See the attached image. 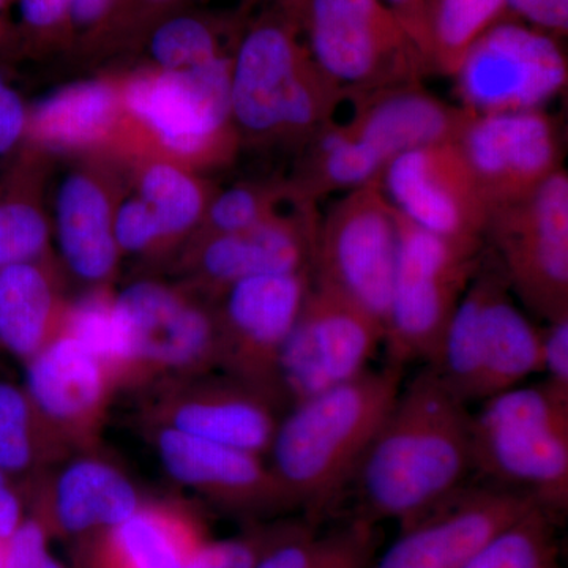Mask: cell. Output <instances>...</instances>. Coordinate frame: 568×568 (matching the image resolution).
Returning <instances> with one entry per match:
<instances>
[{
  "label": "cell",
  "instance_id": "cell-11",
  "mask_svg": "<svg viewBox=\"0 0 568 568\" xmlns=\"http://www.w3.org/2000/svg\"><path fill=\"white\" fill-rule=\"evenodd\" d=\"M485 239L511 293L547 323L568 317V175L489 213Z\"/></svg>",
  "mask_w": 568,
  "mask_h": 568
},
{
  "label": "cell",
  "instance_id": "cell-21",
  "mask_svg": "<svg viewBox=\"0 0 568 568\" xmlns=\"http://www.w3.org/2000/svg\"><path fill=\"white\" fill-rule=\"evenodd\" d=\"M22 386L69 454L100 448L112 396L119 390L91 349L61 332L26 362Z\"/></svg>",
  "mask_w": 568,
  "mask_h": 568
},
{
  "label": "cell",
  "instance_id": "cell-37",
  "mask_svg": "<svg viewBox=\"0 0 568 568\" xmlns=\"http://www.w3.org/2000/svg\"><path fill=\"white\" fill-rule=\"evenodd\" d=\"M287 523L256 525L239 536L211 538L182 568H254Z\"/></svg>",
  "mask_w": 568,
  "mask_h": 568
},
{
  "label": "cell",
  "instance_id": "cell-41",
  "mask_svg": "<svg viewBox=\"0 0 568 568\" xmlns=\"http://www.w3.org/2000/svg\"><path fill=\"white\" fill-rule=\"evenodd\" d=\"M52 537L43 523L26 515L20 528L7 540L3 568H69L51 551Z\"/></svg>",
  "mask_w": 568,
  "mask_h": 568
},
{
  "label": "cell",
  "instance_id": "cell-19",
  "mask_svg": "<svg viewBox=\"0 0 568 568\" xmlns=\"http://www.w3.org/2000/svg\"><path fill=\"white\" fill-rule=\"evenodd\" d=\"M28 514L39 518L52 540L77 545L129 518L148 500L132 477L100 448L71 455L20 484Z\"/></svg>",
  "mask_w": 568,
  "mask_h": 568
},
{
  "label": "cell",
  "instance_id": "cell-4",
  "mask_svg": "<svg viewBox=\"0 0 568 568\" xmlns=\"http://www.w3.org/2000/svg\"><path fill=\"white\" fill-rule=\"evenodd\" d=\"M233 52L196 69H142L121 78V144L190 168L233 159L239 140L231 112Z\"/></svg>",
  "mask_w": 568,
  "mask_h": 568
},
{
  "label": "cell",
  "instance_id": "cell-6",
  "mask_svg": "<svg viewBox=\"0 0 568 568\" xmlns=\"http://www.w3.org/2000/svg\"><path fill=\"white\" fill-rule=\"evenodd\" d=\"M511 294L497 261L487 267L481 260L429 364L467 405L540 375V331Z\"/></svg>",
  "mask_w": 568,
  "mask_h": 568
},
{
  "label": "cell",
  "instance_id": "cell-20",
  "mask_svg": "<svg viewBox=\"0 0 568 568\" xmlns=\"http://www.w3.org/2000/svg\"><path fill=\"white\" fill-rule=\"evenodd\" d=\"M313 205H297L239 233L193 237L183 256L189 287L215 301L253 276L312 272L320 224Z\"/></svg>",
  "mask_w": 568,
  "mask_h": 568
},
{
  "label": "cell",
  "instance_id": "cell-49",
  "mask_svg": "<svg viewBox=\"0 0 568 568\" xmlns=\"http://www.w3.org/2000/svg\"><path fill=\"white\" fill-rule=\"evenodd\" d=\"M11 0H0V18H2L3 11L9 9Z\"/></svg>",
  "mask_w": 568,
  "mask_h": 568
},
{
  "label": "cell",
  "instance_id": "cell-17",
  "mask_svg": "<svg viewBox=\"0 0 568 568\" xmlns=\"http://www.w3.org/2000/svg\"><path fill=\"white\" fill-rule=\"evenodd\" d=\"M532 497L495 484L465 485L399 528L372 568H463L491 538L536 507Z\"/></svg>",
  "mask_w": 568,
  "mask_h": 568
},
{
  "label": "cell",
  "instance_id": "cell-28",
  "mask_svg": "<svg viewBox=\"0 0 568 568\" xmlns=\"http://www.w3.org/2000/svg\"><path fill=\"white\" fill-rule=\"evenodd\" d=\"M379 545L377 523L357 515L327 530L290 521L254 568H372Z\"/></svg>",
  "mask_w": 568,
  "mask_h": 568
},
{
  "label": "cell",
  "instance_id": "cell-5",
  "mask_svg": "<svg viewBox=\"0 0 568 568\" xmlns=\"http://www.w3.org/2000/svg\"><path fill=\"white\" fill-rule=\"evenodd\" d=\"M473 473L532 497L558 521L568 508V396L548 383L518 386L473 414Z\"/></svg>",
  "mask_w": 568,
  "mask_h": 568
},
{
  "label": "cell",
  "instance_id": "cell-48",
  "mask_svg": "<svg viewBox=\"0 0 568 568\" xmlns=\"http://www.w3.org/2000/svg\"><path fill=\"white\" fill-rule=\"evenodd\" d=\"M7 558V540L6 538L0 537V568L6 566Z\"/></svg>",
  "mask_w": 568,
  "mask_h": 568
},
{
  "label": "cell",
  "instance_id": "cell-18",
  "mask_svg": "<svg viewBox=\"0 0 568 568\" xmlns=\"http://www.w3.org/2000/svg\"><path fill=\"white\" fill-rule=\"evenodd\" d=\"M455 144L489 213L536 192L562 170L558 129L541 110L470 114Z\"/></svg>",
  "mask_w": 568,
  "mask_h": 568
},
{
  "label": "cell",
  "instance_id": "cell-36",
  "mask_svg": "<svg viewBox=\"0 0 568 568\" xmlns=\"http://www.w3.org/2000/svg\"><path fill=\"white\" fill-rule=\"evenodd\" d=\"M41 260H51L47 213L29 194L10 190L0 196V271Z\"/></svg>",
  "mask_w": 568,
  "mask_h": 568
},
{
  "label": "cell",
  "instance_id": "cell-27",
  "mask_svg": "<svg viewBox=\"0 0 568 568\" xmlns=\"http://www.w3.org/2000/svg\"><path fill=\"white\" fill-rule=\"evenodd\" d=\"M67 306L51 260L2 268L0 349L24 365L61 334Z\"/></svg>",
  "mask_w": 568,
  "mask_h": 568
},
{
  "label": "cell",
  "instance_id": "cell-35",
  "mask_svg": "<svg viewBox=\"0 0 568 568\" xmlns=\"http://www.w3.org/2000/svg\"><path fill=\"white\" fill-rule=\"evenodd\" d=\"M305 201L294 186L291 185H263V183H241L231 186L223 192L213 193L200 227L193 237L203 235H219L239 233L248 230L256 224L291 211L301 203L284 209V204Z\"/></svg>",
  "mask_w": 568,
  "mask_h": 568
},
{
  "label": "cell",
  "instance_id": "cell-50",
  "mask_svg": "<svg viewBox=\"0 0 568 568\" xmlns=\"http://www.w3.org/2000/svg\"><path fill=\"white\" fill-rule=\"evenodd\" d=\"M6 74H3L2 69H0V85L6 84Z\"/></svg>",
  "mask_w": 568,
  "mask_h": 568
},
{
  "label": "cell",
  "instance_id": "cell-31",
  "mask_svg": "<svg viewBox=\"0 0 568 568\" xmlns=\"http://www.w3.org/2000/svg\"><path fill=\"white\" fill-rule=\"evenodd\" d=\"M193 170L164 159H151L138 173V196L155 213L163 250L196 233L212 190Z\"/></svg>",
  "mask_w": 568,
  "mask_h": 568
},
{
  "label": "cell",
  "instance_id": "cell-44",
  "mask_svg": "<svg viewBox=\"0 0 568 568\" xmlns=\"http://www.w3.org/2000/svg\"><path fill=\"white\" fill-rule=\"evenodd\" d=\"M29 108L9 84L0 85V156L20 148L28 130Z\"/></svg>",
  "mask_w": 568,
  "mask_h": 568
},
{
  "label": "cell",
  "instance_id": "cell-25",
  "mask_svg": "<svg viewBox=\"0 0 568 568\" xmlns=\"http://www.w3.org/2000/svg\"><path fill=\"white\" fill-rule=\"evenodd\" d=\"M121 78L78 81L29 110L24 141L48 151H92L122 141Z\"/></svg>",
  "mask_w": 568,
  "mask_h": 568
},
{
  "label": "cell",
  "instance_id": "cell-45",
  "mask_svg": "<svg viewBox=\"0 0 568 568\" xmlns=\"http://www.w3.org/2000/svg\"><path fill=\"white\" fill-rule=\"evenodd\" d=\"M115 0H74L70 21V44L92 48L110 18Z\"/></svg>",
  "mask_w": 568,
  "mask_h": 568
},
{
  "label": "cell",
  "instance_id": "cell-10",
  "mask_svg": "<svg viewBox=\"0 0 568 568\" xmlns=\"http://www.w3.org/2000/svg\"><path fill=\"white\" fill-rule=\"evenodd\" d=\"M398 211L379 182L347 192L317 224L312 282L386 325L398 256Z\"/></svg>",
  "mask_w": 568,
  "mask_h": 568
},
{
  "label": "cell",
  "instance_id": "cell-15",
  "mask_svg": "<svg viewBox=\"0 0 568 568\" xmlns=\"http://www.w3.org/2000/svg\"><path fill=\"white\" fill-rule=\"evenodd\" d=\"M312 284V272L242 280L215 298L219 369L286 403L280 358ZM290 407V405H287Z\"/></svg>",
  "mask_w": 568,
  "mask_h": 568
},
{
  "label": "cell",
  "instance_id": "cell-23",
  "mask_svg": "<svg viewBox=\"0 0 568 568\" xmlns=\"http://www.w3.org/2000/svg\"><path fill=\"white\" fill-rule=\"evenodd\" d=\"M211 538L192 504L148 497L129 518L73 545L71 568H182Z\"/></svg>",
  "mask_w": 568,
  "mask_h": 568
},
{
  "label": "cell",
  "instance_id": "cell-7",
  "mask_svg": "<svg viewBox=\"0 0 568 568\" xmlns=\"http://www.w3.org/2000/svg\"><path fill=\"white\" fill-rule=\"evenodd\" d=\"M317 65L349 97L420 84L429 73L384 0H283Z\"/></svg>",
  "mask_w": 568,
  "mask_h": 568
},
{
  "label": "cell",
  "instance_id": "cell-9",
  "mask_svg": "<svg viewBox=\"0 0 568 568\" xmlns=\"http://www.w3.org/2000/svg\"><path fill=\"white\" fill-rule=\"evenodd\" d=\"M129 336L122 390L145 392L219 369L215 302L192 287L138 280L115 291Z\"/></svg>",
  "mask_w": 568,
  "mask_h": 568
},
{
  "label": "cell",
  "instance_id": "cell-46",
  "mask_svg": "<svg viewBox=\"0 0 568 568\" xmlns=\"http://www.w3.org/2000/svg\"><path fill=\"white\" fill-rule=\"evenodd\" d=\"M28 515L21 485L0 470V537L9 540Z\"/></svg>",
  "mask_w": 568,
  "mask_h": 568
},
{
  "label": "cell",
  "instance_id": "cell-33",
  "mask_svg": "<svg viewBox=\"0 0 568 568\" xmlns=\"http://www.w3.org/2000/svg\"><path fill=\"white\" fill-rule=\"evenodd\" d=\"M153 69H196L230 54L224 50L223 29L212 18L196 13L168 14L144 37Z\"/></svg>",
  "mask_w": 568,
  "mask_h": 568
},
{
  "label": "cell",
  "instance_id": "cell-40",
  "mask_svg": "<svg viewBox=\"0 0 568 568\" xmlns=\"http://www.w3.org/2000/svg\"><path fill=\"white\" fill-rule=\"evenodd\" d=\"M112 230L121 254L152 256L164 252L162 231L155 213L140 196L123 201L114 209Z\"/></svg>",
  "mask_w": 568,
  "mask_h": 568
},
{
  "label": "cell",
  "instance_id": "cell-34",
  "mask_svg": "<svg viewBox=\"0 0 568 568\" xmlns=\"http://www.w3.org/2000/svg\"><path fill=\"white\" fill-rule=\"evenodd\" d=\"M556 523L544 508H530L463 568H564Z\"/></svg>",
  "mask_w": 568,
  "mask_h": 568
},
{
  "label": "cell",
  "instance_id": "cell-16",
  "mask_svg": "<svg viewBox=\"0 0 568 568\" xmlns=\"http://www.w3.org/2000/svg\"><path fill=\"white\" fill-rule=\"evenodd\" d=\"M379 183L396 211L417 226L454 244L481 250L489 207L455 142L396 156Z\"/></svg>",
  "mask_w": 568,
  "mask_h": 568
},
{
  "label": "cell",
  "instance_id": "cell-29",
  "mask_svg": "<svg viewBox=\"0 0 568 568\" xmlns=\"http://www.w3.org/2000/svg\"><path fill=\"white\" fill-rule=\"evenodd\" d=\"M69 457L24 386L0 377V470L26 484Z\"/></svg>",
  "mask_w": 568,
  "mask_h": 568
},
{
  "label": "cell",
  "instance_id": "cell-32",
  "mask_svg": "<svg viewBox=\"0 0 568 568\" xmlns=\"http://www.w3.org/2000/svg\"><path fill=\"white\" fill-rule=\"evenodd\" d=\"M62 332L74 336L110 369L118 390L125 383L129 336L115 293L110 286H93L67 306Z\"/></svg>",
  "mask_w": 568,
  "mask_h": 568
},
{
  "label": "cell",
  "instance_id": "cell-1",
  "mask_svg": "<svg viewBox=\"0 0 568 568\" xmlns=\"http://www.w3.org/2000/svg\"><path fill=\"white\" fill-rule=\"evenodd\" d=\"M470 473L473 413L425 365L403 384L355 470L357 517L403 528L465 487Z\"/></svg>",
  "mask_w": 568,
  "mask_h": 568
},
{
  "label": "cell",
  "instance_id": "cell-38",
  "mask_svg": "<svg viewBox=\"0 0 568 568\" xmlns=\"http://www.w3.org/2000/svg\"><path fill=\"white\" fill-rule=\"evenodd\" d=\"M185 0H115L110 18L92 48L119 47L144 40L148 32Z\"/></svg>",
  "mask_w": 568,
  "mask_h": 568
},
{
  "label": "cell",
  "instance_id": "cell-43",
  "mask_svg": "<svg viewBox=\"0 0 568 568\" xmlns=\"http://www.w3.org/2000/svg\"><path fill=\"white\" fill-rule=\"evenodd\" d=\"M507 9L515 20L555 39L567 36L568 0H507Z\"/></svg>",
  "mask_w": 568,
  "mask_h": 568
},
{
  "label": "cell",
  "instance_id": "cell-24",
  "mask_svg": "<svg viewBox=\"0 0 568 568\" xmlns=\"http://www.w3.org/2000/svg\"><path fill=\"white\" fill-rule=\"evenodd\" d=\"M357 100L354 114L338 122L343 132L386 170L396 156L457 141L470 112L424 91L420 84L383 89Z\"/></svg>",
  "mask_w": 568,
  "mask_h": 568
},
{
  "label": "cell",
  "instance_id": "cell-30",
  "mask_svg": "<svg viewBox=\"0 0 568 568\" xmlns=\"http://www.w3.org/2000/svg\"><path fill=\"white\" fill-rule=\"evenodd\" d=\"M506 20H510L507 0H435L417 48L429 71L455 77L474 43Z\"/></svg>",
  "mask_w": 568,
  "mask_h": 568
},
{
  "label": "cell",
  "instance_id": "cell-8",
  "mask_svg": "<svg viewBox=\"0 0 568 568\" xmlns=\"http://www.w3.org/2000/svg\"><path fill=\"white\" fill-rule=\"evenodd\" d=\"M399 242L384 342L388 364H432L480 267L481 250L448 242L398 212Z\"/></svg>",
  "mask_w": 568,
  "mask_h": 568
},
{
  "label": "cell",
  "instance_id": "cell-39",
  "mask_svg": "<svg viewBox=\"0 0 568 568\" xmlns=\"http://www.w3.org/2000/svg\"><path fill=\"white\" fill-rule=\"evenodd\" d=\"M74 0H18V36L28 48L70 44Z\"/></svg>",
  "mask_w": 568,
  "mask_h": 568
},
{
  "label": "cell",
  "instance_id": "cell-2",
  "mask_svg": "<svg viewBox=\"0 0 568 568\" xmlns=\"http://www.w3.org/2000/svg\"><path fill=\"white\" fill-rule=\"evenodd\" d=\"M405 368L388 364L295 403L283 414L265 459L310 523L351 484L396 396Z\"/></svg>",
  "mask_w": 568,
  "mask_h": 568
},
{
  "label": "cell",
  "instance_id": "cell-13",
  "mask_svg": "<svg viewBox=\"0 0 568 568\" xmlns=\"http://www.w3.org/2000/svg\"><path fill=\"white\" fill-rule=\"evenodd\" d=\"M142 426H163L265 458L283 414L280 396L222 372L149 388Z\"/></svg>",
  "mask_w": 568,
  "mask_h": 568
},
{
  "label": "cell",
  "instance_id": "cell-42",
  "mask_svg": "<svg viewBox=\"0 0 568 568\" xmlns=\"http://www.w3.org/2000/svg\"><path fill=\"white\" fill-rule=\"evenodd\" d=\"M540 375L568 396V317L551 321L540 331Z\"/></svg>",
  "mask_w": 568,
  "mask_h": 568
},
{
  "label": "cell",
  "instance_id": "cell-14",
  "mask_svg": "<svg viewBox=\"0 0 568 568\" xmlns=\"http://www.w3.org/2000/svg\"><path fill=\"white\" fill-rule=\"evenodd\" d=\"M454 78L470 114L540 110L566 88L567 59L555 37L506 20L474 43Z\"/></svg>",
  "mask_w": 568,
  "mask_h": 568
},
{
  "label": "cell",
  "instance_id": "cell-47",
  "mask_svg": "<svg viewBox=\"0 0 568 568\" xmlns=\"http://www.w3.org/2000/svg\"><path fill=\"white\" fill-rule=\"evenodd\" d=\"M384 2L395 11L413 40L417 41L418 33L424 28L426 14L435 0H384Z\"/></svg>",
  "mask_w": 568,
  "mask_h": 568
},
{
  "label": "cell",
  "instance_id": "cell-22",
  "mask_svg": "<svg viewBox=\"0 0 568 568\" xmlns=\"http://www.w3.org/2000/svg\"><path fill=\"white\" fill-rule=\"evenodd\" d=\"M164 473L222 510L246 518L294 510L267 459L163 426H144Z\"/></svg>",
  "mask_w": 568,
  "mask_h": 568
},
{
  "label": "cell",
  "instance_id": "cell-3",
  "mask_svg": "<svg viewBox=\"0 0 568 568\" xmlns=\"http://www.w3.org/2000/svg\"><path fill=\"white\" fill-rule=\"evenodd\" d=\"M349 99L313 59L293 17L265 14L235 41L231 112L239 140L304 145Z\"/></svg>",
  "mask_w": 568,
  "mask_h": 568
},
{
  "label": "cell",
  "instance_id": "cell-12",
  "mask_svg": "<svg viewBox=\"0 0 568 568\" xmlns=\"http://www.w3.org/2000/svg\"><path fill=\"white\" fill-rule=\"evenodd\" d=\"M383 342L384 328L375 317L312 282L280 358V384L287 405L361 376Z\"/></svg>",
  "mask_w": 568,
  "mask_h": 568
},
{
  "label": "cell",
  "instance_id": "cell-26",
  "mask_svg": "<svg viewBox=\"0 0 568 568\" xmlns=\"http://www.w3.org/2000/svg\"><path fill=\"white\" fill-rule=\"evenodd\" d=\"M114 203L104 179L73 171L55 196V237L63 264L91 286H106L118 271L119 252L112 220Z\"/></svg>",
  "mask_w": 568,
  "mask_h": 568
}]
</instances>
